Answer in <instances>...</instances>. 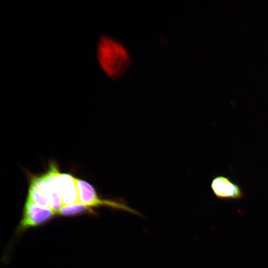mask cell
Listing matches in <instances>:
<instances>
[{"label":"cell","instance_id":"obj_1","mask_svg":"<svg viewBox=\"0 0 268 268\" xmlns=\"http://www.w3.org/2000/svg\"><path fill=\"white\" fill-rule=\"evenodd\" d=\"M97 57L101 67L112 79L123 74L131 61L126 48L117 40L105 35H101L99 39Z\"/></svg>","mask_w":268,"mask_h":268},{"label":"cell","instance_id":"obj_2","mask_svg":"<svg viewBox=\"0 0 268 268\" xmlns=\"http://www.w3.org/2000/svg\"><path fill=\"white\" fill-rule=\"evenodd\" d=\"M76 184L79 203L89 207L106 206L136 215H140L138 211L127 205L123 200H106L100 198L94 187L84 180L76 178Z\"/></svg>","mask_w":268,"mask_h":268},{"label":"cell","instance_id":"obj_3","mask_svg":"<svg viewBox=\"0 0 268 268\" xmlns=\"http://www.w3.org/2000/svg\"><path fill=\"white\" fill-rule=\"evenodd\" d=\"M56 214L57 212L49 207L36 204L27 200L24 205L19 230L37 226L46 222Z\"/></svg>","mask_w":268,"mask_h":268},{"label":"cell","instance_id":"obj_4","mask_svg":"<svg viewBox=\"0 0 268 268\" xmlns=\"http://www.w3.org/2000/svg\"><path fill=\"white\" fill-rule=\"evenodd\" d=\"M210 187L214 195L220 200L239 201L244 197L241 187L227 177L221 175L214 177Z\"/></svg>","mask_w":268,"mask_h":268},{"label":"cell","instance_id":"obj_5","mask_svg":"<svg viewBox=\"0 0 268 268\" xmlns=\"http://www.w3.org/2000/svg\"><path fill=\"white\" fill-rule=\"evenodd\" d=\"M60 173L56 164L52 163L48 171L44 174L47 182L48 207L57 212L63 206L58 181Z\"/></svg>","mask_w":268,"mask_h":268},{"label":"cell","instance_id":"obj_6","mask_svg":"<svg viewBox=\"0 0 268 268\" xmlns=\"http://www.w3.org/2000/svg\"><path fill=\"white\" fill-rule=\"evenodd\" d=\"M58 181L63 205L79 203L76 178L69 174L60 172Z\"/></svg>","mask_w":268,"mask_h":268},{"label":"cell","instance_id":"obj_7","mask_svg":"<svg viewBox=\"0 0 268 268\" xmlns=\"http://www.w3.org/2000/svg\"><path fill=\"white\" fill-rule=\"evenodd\" d=\"M47 182L44 174L31 177L27 200L40 206L48 207Z\"/></svg>","mask_w":268,"mask_h":268},{"label":"cell","instance_id":"obj_8","mask_svg":"<svg viewBox=\"0 0 268 268\" xmlns=\"http://www.w3.org/2000/svg\"><path fill=\"white\" fill-rule=\"evenodd\" d=\"M89 207L81 203L63 205L57 211V214L64 216H72L82 214L87 211Z\"/></svg>","mask_w":268,"mask_h":268}]
</instances>
